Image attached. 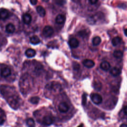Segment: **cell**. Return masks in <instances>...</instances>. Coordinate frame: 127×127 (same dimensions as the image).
Returning <instances> with one entry per match:
<instances>
[{
	"label": "cell",
	"instance_id": "obj_1",
	"mask_svg": "<svg viewBox=\"0 0 127 127\" xmlns=\"http://www.w3.org/2000/svg\"><path fill=\"white\" fill-rule=\"evenodd\" d=\"M103 14L102 13L98 12L95 14L94 15L89 17L87 19V21L89 24H94L96 22V21L98 19L101 18L103 17Z\"/></svg>",
	"mask_w": 127,
	"mask_h": 127
},
{
	"label": "cell",
	"instance_id": "obj_2",
	"mask_svg": "<svg viewBox=\"0 0 127 127\" xmlns=\"http://www.w3.org/2000/svg\"><path fill=\"white\" fill-rule=\"evenodd\" d=\"M46 88L48 89L51 90H53L55 91H60L62 89L61 85L60 83L56 82H52L46 86Z\"/></svg>",
	"mask_w": 127,
	"mask_h": 127
},
{
	"label": "cell",
	"instance_id": "obj_3",
	"mask_svg": "<svg viewBox=\"0 0 127 127\" xmlns=\"http://www.w3.org/2000/svg\"><path fill=\"white\" fill-rule=\"evenodd\" d=\"M90 98L91 99L92 101L95 104L98 105L102 103L103 99L102 97L98 93H93L91 94Z\"/></svg>",
	"mask_w": 127,
	"mask_h": 127
},
{
	"label": "cell",
	"instance_id": "obj_4",
	"mask_svg": "<svg viewBox=\"0 0 127 127\" xmlns=\"http://www.w3.org/2000/svg\"><path fill=\"white\" fill-rule=\"evenodd\" d=\"M54 33V30L53 28L49 25L45 26L43 30V34L46 37H51Z\"/></svg>",
	"mask_w": 127,
	"mask_h": 127
},
{
	"label": "cell",
	"instance_id": "obj_5",
	"mask_svg": "<svg viewBox=\"0 0 127 127\" xmlns=\"http://www.w3.org/2000/svg\"><path fill=\"white\" fill-rule=\"evenodd\" d=\"M69 109V106L65 102H61L58 106V109L61 113H66Z\"/></svg>",
	"mask_w": 127,
	"mask_h": 127
},
{
	"label": "cell",
	"instance_id": "obj_6",
	"mask_svg": "<svg viewBox=\"0 0 127 127\" xmlns=\"http://www.w3.org/2000/svg\"><path fill=\"white\" fill-rule=\"evenodd\" d=\"M11 74V70L8 67H4L1 69L0 75L3 78H6Z\"/></svg>",
	"mask_w": 127,
	"mask_h": 127
},
{
	"label": "cell",
	"instance_id": "obj_7",
	"mask_svg": "<svg viewBox=\"0 0 127 127\" xmlns=\"http://www.w3.org/2000/svg\"><path fill=\"white\" fill-rule=\"evenodd\" d=\"M53 119L50 116H46L43 118V124L45 126H50L53 124Z\"/></svg>",
	"mask_w": 127,
	"mask_h": 127
},
{
	"label": "cell",
	"instance_id": "obj_8",
	"mask_svg": "<svg viewBox=\"0 0 127 127\" xmlns=\"http://www.w3.org/2000/svg\"><path fill=\"white\" fill-rule=\"evenodd\" d=\"M68 44L71 48H75L79 46V41L75 38H71L68 41Z\"/></svg>",
	"mask_w": 127,
	"mask_h": 127
},
{
	"label": "cell",
	"instance_id": "obj_9",
	"mask_svg": "<svg viewBox=\"0 0 127 127\" xmlns=\"http://www.w3.org/2000/svg\"><path fill=\"white\" fill-rule=\"evenodd\" d=\"M22 20H23V22L25 24L28 25L31 23V20H32V17L30 14L26 13L23 15Z\"/></svg>",
	"mask_w": 127,
	"mask_h": 127
},
{
	"label": "cell",
	"instance_id": "obj_10",
	"mask_svg": "<svg viewBox=\"0 0 127 127\" xmlns=\"http://www.w3.org/2000/svg\"><path fill=\"white\" fill-rule=\"evenodd\" d=\"M82 64L87 68H91L95 65V63L91 60L85 59L82 62Z\"/></svg>",
	"mask_w": 127,
	"mask_h": 127
},
{
	"label": "cell",
	"instance_id": "obj_11",
	"mask_svg": "<svg viewBox=\"0 0 127 127\" xmlns=\"http://www.w3.org/2000/svg\"><path fill=\"white\" fill-rule=\"evenodd\" d=\"M9 17V12L6 9H2L0 11V19L5 20Z\"/></svg>",
	"mask_w": 127,
	"mask_h": 127
},
{
	"label": "cell",
	"instance_id": "obj_12",
	"mask_svg": "<svg viewBox=\"0 0 127 127\" xmlns=\"http://www.w3.org/2000/svg\"><path fill=\"white\" fill-rule=\"evenodd\" d=\"M15 30L14 25L12 23H8L6 25L5 31L8 33H13Z\"/></svg>",
	"mask_w": 127,
	"mask_h": 127
},
{
	"label": "cell",
	"instance_id": "obj_13",
	"mask_svg": "<svg viewBox=\"0 0 127 127\" xmlns=\"http://www.w3.org/2000/svg\"><path fill=\"white\" fill-rule=\"evenodd\" d=\"M110 73L114 76H117L121 73V69L117 67H113L110 70Z\"/></svg>",
	"mask_w": 127,
	"mask_h": 127
},
{
	"label": "cell",
	"instance_id": "obj_14",
	"mask_svg": "<svg viewBox=\"0 0 127 127\" xmlns=\"http://www.w3.org/2000/svg\"><path fill=\"white\" fill-rule=\"evenodd\" d=\"M65 16L60 14L57 16L55 21H56V22L58 24H62L65 21Z\"/></svg>",
	"mask_w": 127,
	"mask_h": 127
},
{
	"label": "cell",
	"instance_id": "obj_15",
	"mask_svg": "<svg viewBox=\"0 0 127 127\" xmlns=\"http://www.w3.org/2000/svg\"><path fill=\"white\" fill-rule=\"evenodd\" d=\"M36 53V51L32 49L29 48L26 50L25 51V55L28 58H32L35 56Z\"/></svg>",
	"mask_w": 127,
	"mask_h": 127
},
{
	"label": "cell",
	"instance_id": "obj_16",
	"mask_svg": "<svg viewBox=\"0 0 127 127\" xmlns=\"http://www.w3.org/2000/svg\"><path fill=\"white\" fill-rule=\"evenodd\" d=\"M110 64L107 61H103L100 64V67L102 69L107 71L110 68Z\"/></svg>",
	"mask_w": 127,
	"mask_h": 127
},
{
	"label": "cell",
	"instance_id": "obj_17",
	"mask_svg": "<svg viewBox=\"0 0 127 127\" xmlns=\"http://www.w3.org/2000/svg\"><path fill=\"white\" fill-rule=\"evenodd\" d=\"M36 10L39 15L41 17H44L46 14V11L45 9L41 5H39L36 8Z\"/></svg>",
	"mask_w": 127,
	"mask_h": 127
},
{
	"label": "cell",
	"instance_id": "obj_18",
	"mask_svg": "<svg viewBox=\"0 0 127 127\" xmlns=\"http://www.w3.org/2000/svg\"><path fill=\"white\" fill-rule=\"evenodd\" d=\"M30 42L31 44L36 45V44H39L40 42V40L37 36L34 35V36H32L31 37H30Z\"/></svg>",
	"mask_w": 127,
	"mask_h": 127
},
{
	"label": "cell",
	"instance_id": "obj_19",
	"mask_svg": "<svg viewBox=\"0 0 127 127\" xmlns=\"http://www.w3.org/2000/svg\"><path fill=\"white\" fill-rule=\"evenodd\" d=\"M101 42V38L99 36H96L94 37L92 39V44L94 46H97L100 44Z\"/></svg>",
	"mask_w": 127,
	"mask_h": 127
},
{
	"label": "cell",
	"instance_id": "obj_20",
	"mask_svg": "<svg viewBox=\"0 0 127 127\" xmlns=\"http://www.w3.org/2000/svg\"><path fill=\"white\" fill-rule=\"evenodd\" d=\"M122 39L120 37H115L112 40V43L113 46H116L119 44L121 42Z\"/></svg>",
	"mask_w": 127,
	"mask_h": 127
},
{
	"label": "cell",
	"instance_id": "obj_21",
	"mask_svg": "<svg viewBox=\"0 0 127 127\" xmlns=\"http://www.w3.org/2000/svg\"><path fill=\"white\" fill-rule=\"evenodd\" d=\"M123 53L120 50H115L114 52L113 56L116 58H120L123 57Z\"/></svg>",
	"mask_w": 127,
	"mask_h": 127
},
{
	"label": "cell",
	"instance_id": "obj_22",
	"mask_svg": "<svg viewBox=\"0 0 127 127\" xmlns=\"http://www.w3.org/2000/svg\"><path fill=\"white\" fill-rule=\"evenodd\" d=\"M27 125L29 127H34L35 126V122L34 120L32 118H29L26 121Z\"/></svg>",
	"mask_w": 127,
	"mask_h": 127
},
{
	"label": "cell",
	"instance_id": "obj_23",
	"mask_svg": "<svg viewBox=\"0 0 127 127\" xmlns=\"http://www.w3.org/2000/svg\"><path fill=\"white\" fill-rule=\"evenodd\" d=\"M94 88L97 90H100L102 88V84L100 81H96L94 83Z\"/></svg>",
	"mask_w": 127,
	"mask_h": 127
},
{
	"label": "cell",
	"instance_id": "obj_24",
	"mask_svg": "<svg viewBox=\"0 0 127 127\" xmlns=\"http://www.w3.org/2000/svg\"><path fill=\"white\" fill-rule=\"evenodd\" d=\"M40 100V98L38 97H33L32 98H30V101L31 103L32 104H37L39 101Z\"/></svg>",
	"mask_w": 127,
	"mask_h": 127
},
{
	"label": "cell",
	"instance_id": "obj_25",
	"mask_svg": "<svg viewBox=\"0 0 127 127\" xmlns=\"http://www.w3.org/2000/svg\"><path fill=\"white\" fill-rule=\"evenodd\" d=\"M73 68L74 70H78L80 68V65L77 63H74L73 64Z\"/></svg>",
	"mask_w": 127,
	"mask_h": 127
},
{
	"label": "cell",
	"instance_id": "obj_26",
	"mask_svg": "<svg viewBox=\"0 0 127 127\" xmlns=\"http://www.w3.org/2000/svg\"><path fill=\"white\" fill-rule=\"evenodd\" d=\"M30 2L32 5H36L37 3V0H30Z\"/></svg>",
	"mask_w": 127,
	"mask_h": 127
},
{
	"label": "cell",
	"instance_id": "obj_27",
	"mask_svg": "<svg viewBox=\"0 0 127 127\" xmlns=\"http://www.w3.org/2000/svg\"><path fill=\"white\" fill-rule=\"evenodd\" d=\"M98 0H89V2L91 4H94L98 1Z\"/></svg>",
	"mask_w": 127,
	"mask_h": 127
},
{
	"label": "cell",
	"instance_id": "obj_28",
	"mask_svg": "<svg viewBox=\"0 0 127 127\" xmlns=\"http://www.w3.org/2000/svg\"><path fill=\"white\" fill-rule=\"evenodd\" d=\"M4 119L2 118H1V117H0V125H2L4 123Z\"/></svg>",
	"mask_w": 127,
	"mask_h": 127
},
{
	"label": "cell",
	"instance_id": "obj_29",
	"mask_svg": "<svg viewBox=\"0 0 127 127\" xmlns=\"http://www.w3.org/2000/svg\"><path fill=\"white\" fill-rule=\"evenodd\" d=\"M121 127H123V126H125V127H127V125L126 124H122V125H121V126H120Z\"/></svg>",
	"mask_w": 127,
	"mask_h": 127
},
{
	"label": "cell",
	"instance_id": "obj_30",
	"mask_svg": "<svg viewBox=\"0 0 127 127\" xmlns=\"http://www.w3.org/2000/svg\"><path fill=\"white\" fill-rule=\"evenodd\" d=\"M126 31H127V29H125V30H124V33H125V35H126V36H127V34H126Z\"/></svg>",
	"mask_w": 127,
	"mask_h": 127
},
{
	"label": "cell",
	"instance_id": "obj_31",
	"mask_svg": "<svg viewBox=\"0 0 127 127\" xmlns=\"http://www.w3.org/2000/svg\"><path fill=\"white\" fill-rule=\"evenodd\" d=\"M43 1H45V2H47V1H48L49 0H42Z\"/></svg>",
	"mask_w": 127,
	"mask_h": 127
}]
</instances>
